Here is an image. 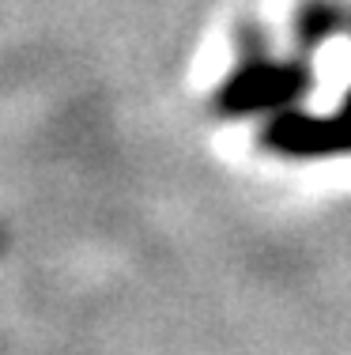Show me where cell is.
<instances>
[{"mask_svg": "<svg viewBox=\"0 0 351 355\" xmlns=\"http://www.w3.org/2000/svg\"><path fill=\"white\" fill-rule=\"evenodd\" d=\"M310 87L303 61H287V57L272 53H249L246 61L223 80L215 106L231 117L246 114H287Z\"/></svg>", "mask_w": 351, "mask_h": 355, "instance_id": "obj_1", "label": "cell"}, {"mask_svg": "<svg viewBox=\"0 0 351 355\" xmlns=\"http://www.w3.org/2000/svg\"><path fill=\"white\" fill-rule=\"evenodd\" d=\"M264 148L291 159H325V155H348L351 151V87L344 103L329 117H306V114H276L264 129Z\"/></svg>", "mask_w": 351, "mask_h": 355, "instance_id": "obj_2", "label": "cell"}, {"mask_svg": "<svg viewBox=\"0 0 351 355\" xmlns=\"http://www.w3.org/2000/svg\"><path fill=\"white\" fill-rule=\"evenodd\" d=\"M340 23H344V12H340L336 4H329V0H310L295 19V38L306 53H314L317 46H325V42L336 35Z\"/></svg>", "mask_w": 351, "mask_h": 355, "instance_id": "obj_3", "label": "cell"}]
</instances>
